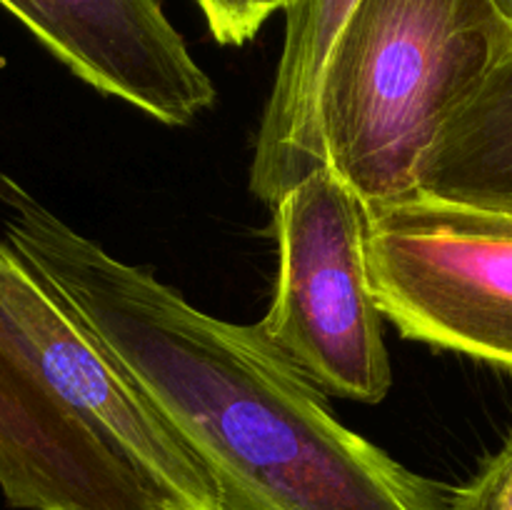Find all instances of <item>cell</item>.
I'll return each mask as SVG.
<instances>
[{
	"label": "cell",
	"mask_w": 512,
	"mask_h": 510,
	"mask_svg": "<svg viewBox=\"0 0 512 510\" xmlns=\"http://www.w3.org/2000/svg\"><path fill=\"white\" fill-rule=\"evenodd\" d=\"M0 205L3 238L128 370L220 510H448L443 485L340 423L260 325L203 313L5 173Z\"/></svg>",
	"instance_id": "obj_1"
},
{
	"label": "cell",
	"mask_w": 512,
	"mask_h": 510,
	"mask_svg": "<svg viewBox=\"0 0 512 510\" xmlns=\"http://www.w3.org/2000/svg\"><path fill=\"white\" fill-rule=\"evenodd\" d=\"M510 53L493 0H358L318 115L328 165L365 210L418 193L425 155Z\"/></svg>",
	"instance_id": "obj_2"
},
{
	"label": "cell",
	"mask_w": 512,
	"mask_h": 510,
	"mask_svg": "<svg viewBox=\"0 0 512 510\" xmlns=\"http://www.w3.org/2000/svg\"><path fill=\"white\" fill-rule=\"evenodd\" d=\"M273 208L278 278L260 330L323 390L380 403L393 368L370 285L368 218L358 193L323 165Z\"/></svg>",
	"instance_id": "obj_3"
},
{
	"label": "cell",
	"mask_w": 512,
	"mask_h": 510,
	"mask_svg": "<svg viewBox=\"0 0 512 510\" xmlns=\"http://www.w3.org/2000/svg\"><path fill=\"white\" fill-rule=\"evenodd\" d=\"M365 218L383 318L408 340L512 373V213L415 193Z\"/></svg>",
	"instance_id": "obj_4"
},
{
	"label": "cell",
	"mask_w": 512,
	"mask_h": 510,
	"mask_svg": "<svg viewBox=\"0 0 512 510\" xmlns=\"http://www.w3.org/2000/svg\"><path fill=\"white\" fill-rule=\"evenodd\" d=\"M0 310L58 398L133 465L165 510H220L210 478L128 370L5 238Z\"/></svg>",
	"instance_id": "obj_5"
},
{
	"label": "cell",
	"mask_w": 512,
	"mask_h": 510,
	"mask_svg": "<svg viewBox=\"0 0 512 510\" xmlns=\"http://www.w3.org/2000/svg\"><path fill=\"white\" fill-rule=\"evenodd\" d=\"M0 493L18 510H165L133 465L58 398L3 310Z\"/></svg>",
	"instance_id": "obj_6"
},
{
	"label": "cell",
	"mask_w": 512,
	"mask_h": 510,
	"mask_svg": "<svg viewBox=\"0 0 512 510\" xmlns=\"http://www.w3.org/2000/svg\"><path fill=\"white\" fill-rule=\"evenodd\" d=\"M80 80L165 125H190L218 90L160 0H0Z\"/></svg>",
	"instance_id": "obj_7"
},
{
	"label": "cell",
	"mask_w": 512,
	"mask_h": 510,
	"mask_svg": "<svg viewBox=\"0 0 512 510\" xmlns=\"http://www.w3.org/2000/svg\"><path fill=\"white\" fill-rule=\"evenodd\" d=\"M358 0H290L285 45L255 138L250 190L275 203L328 165L320 135V85L333 45Z\"/></svg>",
	"instance_id": "obj_8"
},
{
	"label": "cell",
	"mask_w": 512,
	"mask_h": 510,
	"mask_svg": "<svg viewBox=\"0 0 512 510\" xmlns=\"http://www.w3.org/2000/svg\"><path fill=\"white\" fill-rule=\"evenodd\" d=\"M418 195L512 213V53L425 155Z\"/></svg>",
	"instance_id": "obj_9"
},
{
	"label": "cell",
	"mask_w": 512,
	"mask_h": 510,
	"mask_svg": "<svg viewBox=\"0 0 512 510\" xmlns=\"http://www.w3.org/2000/svg\"><path fill=\"white\" fill-rule=\"evenodd\" d=\"M448 510H512V430L468 483L448 490Z\"/></svg>",
	"instance_id": "obj_10"
},
{
	"label": "cell",
	"mask_w": 512,
	"mask_h": 510,
	"mask_svg": "<svg viewBox=\"0 0 512 510\" xmlns=\"http://www.w3.org/2000/svg\"><path fill=\"white\" fill-rule=\"evenodd\" d=\"M213 38L223 45H245L263 28L253 0H195Z\"/></svg>",
	"instance_id": "obj_11"
},
{
	"label": "cell",
	"mask_w": 512,
	"mask_h": 510,
	"mask_svg": "<svg viewBox=\"0 0 512 510\" xmlns=\"http://www.w3.org/2000/svg\"><path fill=\"white\" fill-rule=\"evenodd\" d=\"M255 3V10H258L260 20H268L270 15L275 13V10H285L290 5V0H253Z\"/></svg>",
	"instance_id": "obj_12"
},
{
	"label": "cell",
	"mask_w": 512,
	"mask_h": 510,
	"mask_svg": "<svg viewBox=\"0 0 512 510\" xmlns=\"http://www.w3.org/2000/svg\"><path fill=\"white\" fill-rule=\"evenodd\" d=\"M493 5L500 13V18H503L505 23H508V28L512 30V0H493Z\"/></svg>",
	"instance_id": "obj_13"
}]
</instances>
